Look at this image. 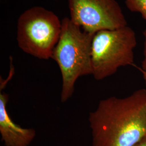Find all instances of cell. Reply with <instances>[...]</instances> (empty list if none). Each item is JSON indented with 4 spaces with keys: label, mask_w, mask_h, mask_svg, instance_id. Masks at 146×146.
Here are the masks:
<instances>
[{
    "label": "cell",
    "mask_w": 146,
    "mask_h": 146,
    "mask_svg": "<svg viewBox=\"0 0 146 146\" xmlns=\"http://www.w3.org/2000/svg\"><path fill=\"white\" fill-rule=\"evenodd\" d=\"M60 36L52 58L60 69L62 76L61 102L73 95L79 78L92 75V44L94 34L74 23L70 18L63 19Z\"/></svg>",
    "instance_id": "2"
},
{
    "label": "cell",
    "mask_w": 146,
    "mask_h": 146,
    "mask_svg": "<svg viewBox=\"0 0 146 146\" xmlns=\"http://www.w3.org/2000/svg\"><path fill=\"white\" fill-rule=\"evenodd\" d=\"M143 35L145 37V42H144V50H143V59L142 62L141 69L142 71L146 72V29L143 32Z\"/></svg>",
    "instance_id": "8"
},
{
    "label": "cell",
    "mask_w": 146,
    "mask_h": 146,
    "mask_svg": "<svg viewBox=\"0 0 146 146\" xmlns=\"http://www.w3.org/2000/svg\"><path fill=\"white\" fill-rule=\"evenodd\" d=\"M136 44L135 33L128 25L96 33L92 44L94 78L102 80L114 75L121 67L133 65Z\"/></svg>",
    "instance_id": "3"
},
{
    "label": "cell",
    "mask_w": 146,
    "mask_h": 146,
    "mask_svg": "<svg viewBox=\"0 0 146 146\" xmlns=\"http://www.w3.org/2000/svg\"><path fill=\"white\" fill-rule=\"evenodd\" d=\"M62 22L54 12L42 7L25 11L17 21V41L28 54L42 60L52 58L60 36Z\"/></svg>",
    "instance_id": "4"
},
{
    "label": "cell",
    "mask_w": 146,
    "mask_h": 146,
    "mask_svg": "<svg viewBox=\"0 0 146 146\" xmlns=\"http://www.w3.org/2000/svg\"><path fill=\"white\" fill-rule=\"evenodd\" d=\"M135 146H146V136L142 139L141 141L137 143Z\"/></svg>",
    "instance_id": "9"
},
{
    "label": "cell",
    "mask_w": 146,
    "mask_h": 146,
    "mask_svg": "<svg viewBox=\"0 0 146 146\" xmlns=\"http://www.w3.org/2000/svg\"><path fill=\"white\" fill-rule=\"evenodd\" d=\"M9 96L0 92V134L5 146H28L34 139L36 131L16 125L7 110Z\"/></svg>",
    "instance_id": "6"
},
{
    "label": "cell",
    "mask_w": 146,
    "mask_h": 146,
    "mask_svg": "<svg viewBox=\"0 0 146 146\" xmlns=\"http://www.w3.org/2000/svg\"><path fill=\"white\" fill-rule=\"evenodd\" d=\"M92 146H135L146 136V90L101 100L89 114Z\"/></svg>",
    "instance_id": "1"
},
{
    "label": "cell",
    "mask_w": 146,
    "mask_h": 146,
    "mask_svg": "<svg viewBox=\"0 0 146 146\" xmlns=\"http://www.w3.org/2000/svg\"><path fill=\"white\" fill-rule=\"evenodd\" d=\"M141 72L142 73V75H143V78L144 79V81H145V84L146 86V72H145L143 71H142L141 70Z\"/></svg>",
    "instance_id": "10"
},
{
    "label": "cell",
    "mask_w": 146,
    "mask_h": 146,
    "mask_svg": "<svg viewBox=\"0 0 146 146\" xmlns=\"http://www.w3.org/2000/svg\"><path fill=\"white\" fill-rule=\"evenodd\" d=\"M125 2L129 11L140 14L146 21V0H125Z\"/></svg>",
    "instance_id": "7"
},
{
    "label": "cell",
    "mask_w": 146,
    "mask_h": 146,
    "mask_svg": "<svg viewBox=\"0 0 146 146\" xmlns=\"http://www.w3.org/2000/svg\"><path fill=\"white\" fill-rule=\"evenodd\" d=\"M70 19L84 31L95 34L127 26L116 0H68Z\"/></svg>",
    "instance_id": "5"
}]
</instances>
